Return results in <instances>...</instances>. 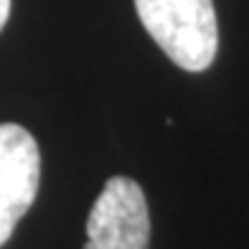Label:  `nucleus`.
Instances as JSON below:
<instances>
[{
	"label": "nucleus",
	"instance_id": "4",
	"mask_svg": "<svg viewBox=\"0 0 249 249\" xmlns=\"http://www.w3.org/2000/svg\"><path fill=\"white\" fill-rule=\"evenodd\" d=\"M10 3H13V0H0V31L5 28L8 18H10Z\"/></svg>",
	"mask_w": 249,
	"mask_h": 249
},
{
	"label": "nucleus",
	"instance_id": "3",
	"mask_svg": "<svg viewBox=\"0 0 249 249\" xmlns=\"http://www.w3.org/2000/svg\"><path fill=\"white\" fill-rule=\"evenodd\" d=\"M41 180V150L20 124H0V247L33 206Z\"/></svg>",
	"mask_w": 249,
	"mask_h": 249
},
{
	"label": "nucleus",
	"instance_id": "2",
	"mask_svg": "<svg viewBox=\"0 0 249 249\" xmlns=\"http://www.w3.org/2000/svg\"><path fill=\"white\" fill-rule=\"evenodd\" d=\"M84 249H150V213L138 180L112 176L87 219Z\"/></svg>",
	"mask_w": 249,
	"mask_h": 249
},
{
	"label": "nucleus",
	"instance_id": "1",
	"mask_svg": "<svg viewBox=\"0 0 249 249\" xmlns=\"http://www.w3.org/2000/svg\"><path fill=\"white\" fill-rule=\"evenodd\" d=\"M135 10L150 38L183 71H203L216 59L213 0H135Z\"/></svg>",
	"mask_w": 249,
	"mask_h": 249
}]
</instances>
